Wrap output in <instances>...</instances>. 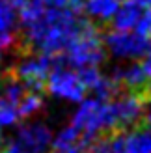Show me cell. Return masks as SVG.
<instances>
[{"instance_id": "1", "label": "cell", "mask_w": 151, "mask_h": 153, "mask_svg": "<svg viewBox=\"0 0 151 153\" xmlns=\"http://www.w3.org/2000/svg\"><path fill=\"white\" fill-rule=\"evenodd\" d=\"M101 28L103 43L118 56L144 58L151 51V37L131 30H116L108 22H97Z\"/></svg>"}, {"instance_id": "2", "label": "cell", "mask_w": 151, "mask_h": 153, "mask_svg": "<svg viewBox=\"0 0 151 153\" xmlns=\"http://www.w3.org/2000/svg\"><path fill=\"white\" fill-rule=\"evenodd\" d=\"M84 84L78 80L75 71H69L65 67L52 69L47 76V94H54L60 97H67L71 101H82L86 95Z\"/></svg>"}, {"instance_id": "3", "label": "cell", "mask_w": 151, "mask_h": 153, "mask_svg": "<svg viewBox=\"0 0 151 153\" xmlns=\"http://www.w3.org/2000/svg\"><path fill=\"white\" fill-rule=\"evenodd\" d=\"M50 129L43 123L22 125L17 133V144L30 153H45L50 146Z\"/></svg>"}, {"instance_id": "4", "label": "cell", "mask_w": 151, "mask_h": 153, "mask_svg": "<svg viewBox=\"0 0 151 153\" xmlns=\"http://www.w3.org/2000/svg\"><path fill=\"white\" fill-rule=\"evenodd\" d=\"M146 7L147 6H144L140 0H125L123 6L108 21V25L116 30H134V26H136V22L142 17Z\"/></svg>"}, {"instance_id": "5", "label": "cell", "mask_w": 151, "mask_h": 153, "mask_svg": "<svg viewBox=\"0 0 151 153\" xmlns=\"http://www.w3.org/2000/svg\"><path fill=\"white\" fill-rule=\"evenodd\" d=\"M119 4H121L119 0H86L84 10L93 19H99V22H107L114 17Z\"/></svg>"}, {"instance_id": "6", "label": "cell", "mask_w": 151, "mask_h": 153, "mask_svg": "<svg viewBox=\"0 0 151 153\" xmlns=\"http://www.w3.org/2000/svg\"><path fill=\"white\" fill-rule=\"evenodd\" d=\"M43 95L41 91H34V90H28L24 97L17 103V114L19 118H28L30 114H34L36 110H39L43 106Z\"/></svg>"}, {"instance_id": "7", "label": "cell", "mask_w": 151, "mask_h": 153, "mask_svg": "<svg viewBox=\"0 0 151 153\" xmlns=\"http://www.w3.org/2000/svg\"><path fill=\"white\" fill-rule=\"evenodd\" d=\"M110 140H112V136L107 131H97L92 142L88 144V148L84 149V153H112Z\"/></svg>"}, {"instance_id": "8", "label": "cell", "mask_w": 151, "mask_h": 153, "mask_svg": "<svg viewBox=\"0 0 151 153\" xmlns=\"http://www.w3.org/2000/svg\"><path fill=\"white\" fill-rule=\"evenodd\" d=\"M78 80L84 84L86 90H93L101 80V73L97 71V65H82L77 71Z\"/></svg>"}, {"instance_id": "9", "label": "cell", "mask_w": 151, "mask_h": 153, "mask_svg": "<svg viewBox=\"0 0 151 153\" xmlns=\"http://www.w3.org/2000/svg\"><path fill=\"white\" fill-rule=\"evenodd\" d=\"M134 32L151 37V7H146V10H144L142 17L138 19L136 26H134Z\"/></svg>"}, {"instance_id": "10", "label": "cell", "mask_w": 151, "mask_h": 153, "mask_svg": "<svg viewBox=\"0 0 151 153\" xmlns=\"http://www.w3.org/2000/svg\"><path fill=\"white\" fill-rule=\"evenodd\" d=\"M140 65H142V69H144V73L147 76V80H151V51L144 56V60L140 62Z\"/></svg>"}, {"instance_id": "11", "label": "cell", "mask_w": 151, "mask_h": 153, "mask_svg": "<svg viewBox=\"0 0 151 153\" xmlns=\"http://www.w3.org/2000/svg\"><path fill=\"white\" fill-rule=\"evenodd\" d=\"M52 153H58V151H52Z\"/></svg>"}, {"instance_id": "12", "label": "cell", "mask_w": 151, "mask_h": 153, "mask_svg": "<svg viewBox=\"0 0 151 153\" xmlns=\"http://www.w3.org/2000/svg\"><path fill=\"white\" fill-rule=\"evenodd\" d=\"M2 144H4V142H2ZM2 144H0V146H2Z\"/></svg>"}]
</instances>
